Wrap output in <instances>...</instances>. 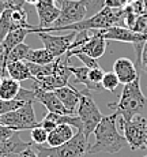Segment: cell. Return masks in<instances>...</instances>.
Here are the masks:
<instances>
[{"instance_id": "1", "label": "cell", "mask_w": 147, "mask_h": 157, "mask_svg": "<svg viewBox=\"0 0 147 157\" xmlns=\"http://www.w3.org/2000/svg\"><path fill=\"white\" fill-rule=\"evenodd\" d=\"M105 7V0H63L60 4V15L50 28L38 29L33 26L31 33H50L53 29L79 22L93 17Z\"/></svg>"}, {"instance_id": "2", "label": "cell", "mask_w": 147, "mask_h": 157, "mask_svg": "<svg viewBox=\"0 0 147 157\" xmlns=\"http://www.w3.org/2000/svg\"><path fill=\"white\" fill-rule=\"evenodd\" d=\"M117 117H119L117 112H113L109 116L102 117L100 124L93 131L95 141L89 147L90 155H95V153L116 155L125 145H128L124 135L120 134L117 128Z\"/></svg>"}, {"instance_id": "3", "label": "cell", "mask_w": 147, "mask_h": 157, "mask_svg": "<svg viewBox=\"0 0 147 157\" xmlns=\"http://www.w3.org/2000/svg\"><path fill=\"white\" fill-rule=\"evenodd\" d=\"M108 107L125 120L132 119L136 115L147 113V97L140 89V77H138L134 82L123 86L119 100L116 102H109Z\"/></svg>"}, {"instance_id": "4", "label": "cell", "mask_w": 147, "mask_h": 157, "mask_svg": "<svg viewBox=\"0 0 147 157\" xmlns=\"http://www.w3.org/2000/svg\"><path fill=\"white\" fill-rule=\"evenodd\" d=\"M33 147L40 157H85L89 153V138L83 134L82 130H78L68 142L60 146H44L33 144Z\"/></svg>"}, {"instance_id": "5", "label": "cell", "mask_w": 147, "mask_h": 157, "mask_svg": "<svg viewBox=\"0 0 147 157\" xmlns=\"http://www.w3.org/2000/svg\"><path fill=\"white\" fill-rule=\"evenodd\" d=\"M123 130L125 141L131 150H139L146 147L147 144V119L143 115H136L132 119L125 120L119 115L117 128Z\"/></svg>"}, {"instance_id": "6", "label": "cell", "mask_w": 147, "mask_h": 157, "mask_svg": "<svg viewBox=\"0 0 147 157\" xmlns=\"http://www.w3.org/2000/svg\"><path fill=\"white\" fill-rule=\"evenodd\" d=\"M90 92L91 90L86 89V87H85V90H82V97H80L78 111H76V115L79 116L82 126H83L82 131L87 138L90 137V134H93V131L100 124V122L104 117V115L101 113L100 108L97 107V104H95L94 98H93Z\"/></svg>"}, {"instance_id": "7", "label": "cell", "mask_w": 147, "mask_h": 157, "mask_svg": "<svg viewBox=\"0 0 147 157\" xmlns=\"http://www.w3.org/2000/svg\"><path fill=\"white\" fill-rule=\"evenodd\" d=\"M34 102H26L23 107L18 109L0 115V124L14 130V131H22V130H31L40 126V122L35 119Z\"/></svg>"}, {"instance_id": "8", "label": "cell", "mask_w": 147, "mask_h": 157, "mask_svg": "<svg viewBox=\"0 0 147 157\" xmlns=\"http://www.w3.org/2000/svg\"><path fill=\"white\" fill-rule=\"evenodd\" d=\"M68 62H70V59H67L65 55L56 57V67L53 74L49 77L41 78V79H34V86L41 90H46V92H53L59 87L67 86L71 77Z\"/></svg>"}, {"instance_id": "9", "label": "cell", "mask_w": 147, "mask_h": 157, "mask_svg": "<svg viewBox=\"0 0 147 157\" xmlns=\"http://www.w3.org/2000/svg\"><path fill=\"white\" fill-rule=\"evenodd\" d=\"M38 37L42 40L44 48L48 49L55 57L64 56L67 53V51L70 49V45L72 44L76 32H70L68 34H63V36H55L50 33H37Z\"/></svg>"}, {"instance_id": "10", "label": "cell", "mask_w": 147, "mask_h": 157, "mask_svg": "<svg viewBox=\"0 0 147 157\" xmlns=\"http://www.w3.org/2000/svg\"><path fill=\"white\" fill-rule=\"evenodd\" d=\"M108 47V40L102 38V36L100 34V30H91V38L85 43L80 47L75 48V49H71L65 53V57L70 59L78 53H85L90 57H94V59H100L101 56L105 53Z\"/></svg>"}, {"instance_id": "11", "label": "cell", "mask_w": 147, "mask_h": 157, "mask_svg": "<svg viewBox=\"0 0 147 157\" xmlns=\"http://www.w3.org/2000/svg\"><path fill=\"white\" fill-rule=\"evenodd\" d=\"M100 34L108 41H120V43H128L132 45L147 41V34L134 32L132 29H128L125 26H112V28L102 29L100 30Z\"/></svg>"}, {"instance_id": "12", "label": "cell", "mask_w": 147, "mask_h": 157, "mask_svg": "<svg viewBox=\"0 0 147 157\" xmlns=\"http://www.w3.org/2000/svg\"><path fill=\"white\" fill-rule=\"evenodd\" d=\"M34 6L40 19V23L35 26L38 29L50 28L60 15V7L56 4L55 0H38Z\"/></svg>"}, {"instance_id": "13", "label": "cell", "mask_w": 147, "mask_h": 157, "mask_svg": "<svg viewBox=\"0 0 147 157\" xmlns=\"http://www.w3.org/2000/svg\"><path fill=\"white\" fill-rule=\"evenodd\" d=\"M113 72L117 75L120 83L127 85L136 79L138 77H140V74L138 72L136 64L128 57H119L113 63Z\"/></svg>"}, {"instance_id": "14", "label": "cell", "mask_w": 147, "mask_h": 157, "mask_svg": "<svg viewBox=\"0 0 147 157\" xmlns=\"http://www.w3.org/2000/svg\"><path fill=\"white\" fill-rule=\"evenodd\" d=\"M53 92L56 93V96L63 102L68 115H76L78 105H79L80 97H82V90H78L72 85H67V86L59 87V89L53 90Z\"/></svg>"}, {"instance_id": "15", "label": "cell", "mask_w": 147, "mask_h": 157, "mask_svg": "<svg viewBox=\"0 0 147 157\" xmlns=\"http://www.w3.org/2000/svg\"><path fill=\"white\" fill-rule=\"evenodd\" d=\"M33 90H34V93H35V100H37V102H41V104L48 109V112L68 115L65 107L63 105V102L60 101V98L56 96L55 92L41 90L35 86H33Z\"/></svg>"}, {"instance_id": "16", "label": "cell", "mask_w": 147, "mask_h": 157, "mask_svg": "<svg viewBox=\"0 0 147 157\" xmlns=\"http://www.w3.org/2000/svg\"><path fill=\"white\" fill-rule=\"evenodd\" d=\"M75 135L74 127L70 124H59L56 128H53L52 131H49L48 134V145L52 147L60 146V145L68 142Z\"/></svg>"}, {"instance_id": "17", "label": "cell", "mask_w": 147, "mask_h": 157, "mask_svg": "<svg viewBox=\"0 0 147 157\" xmlns=\"http://www.w3.org/2000/svg\"><path fill=\"white\" fill-rule=\"evenodd\" d=\"M6 72L8 77L14 78L15 81L20 82V81H26V79H33L31 72H30L28 63L25 60H19V62H11L7 64L6 67Z\"/></svg>"}, {"instance_id": "18", "label": "cell", "mask_w": 147, "mask_h": 157, "mask_svg": "<svg viewBox=\"0 0 147 157\" xmlns=\"http://www.w3.org/2000/svg\"><path fill=\"white\" fill-rule=\"evenodd\" d=\"M20 90V85L14 78L4 75L0 81V98L2 100H14Z\"/></svg>"}, {"instance_id": "19", "label": "cell", "mask_w": 147, "mask_h": 157, "mask_svg": "<svg viewBox=\"0 0 147 157\" xmlns=\"http://www.w3.org/2000/svg\"><path fill=\"white\" fill-rule=\"evenodd\" d=\"M55 59L56 57L45 48H40V49H31L30 48L25 60L30 63H35V64H48V63H52Z\"/></svg>"}, {"instance_id": "20", "label": "cell", "mask_w": 147, "mask_h": 157, "mask_svg": "<svg viewBox=\"0 0 147 157\" xmlns=\"http://www.w3.org/2000/svg\"><path fill=\"white\" fill-rule=\"evenodd\" d=\"M26 63H28V67H29L30 72H31L33 81L41 79V78L52 75L53 71H55V67H56V59L53 60L52 63H48V64H35V63H30V62H26Z\"/></svg>"}, {"instance_id": "21", "label": "cell", "mask_w": 147, "mask_h": 157, "mask_svg": "<svg viewBox=\"0 0 147 157\" xmlns=\"http://www.w3.org/2000/svg\"><path fill=\"white\" fill-rule=\"evenodd\" d=\"M71 71V75H74L75 78V83H82L85 85L86 89L89 90H100L97 86H94L89 79V67L82 66V67H74V66H68Z\"/></svg>"}, {"instance_id": "22", "label": "cell", "mask_w": 147, "mask_h": 157, "mask_svg": "<svg viewBox=\"0 0 147 157\" xmlns=\"http://www.w3.org/2000/svg\"><path fill=\"white\" fill-rule=\"evenodd\" d=\"M11 18L15 28H23V29H31L33 25H30L28 21V13H26L23 4L13 6L11 7Z\"/></svg>"}, {"instance_id": "23", "label": "cell", "mask_w": 147, "mask_h": 157, "mask_svg": "<svg viewBox=\"0 0 147 157\" xmlns=\"http://www.w3.org/2000/svg\"><path fill=\"white\" fill-rule=\"evenodd\" d=\"M13 7V6H11ZM11 7L6 8V11L0 17V44L3 43V40L6 38V36L11 32L13 29H17L14 26L13 18H11Z\"/></svg>"}, {"instance_id": "24", "label": "cell", "mask_w": 147, "mask_h": 157, "mask_svg": "<svg viewBox=\"0 0 147 157\" xmlns=\"http://www.w3.org/2000/svg\"><path fill=\"white\" fill-rule=\"evenodd\" d=\"M30 51V47L25 43H20L18 45H15L13 49L8 53V59H7V64L11 62H19V60H25L26 55Z\"/></svg>"}, {"instance_id": "25", "label": "cell", "mask_w": 147, "mask_h": 157, "mask_svg": "<svg viewBox=\"0 0 147 157\" xmlns=\"http://www.w3.org/2000/svg\"><path fill=\"white\" fill-rule=\"evenodd\" d=\"M101 85H102V89H105V90H108V92H112V93H113V92H115V90L119 87L120 81H119L117 75H116L115 72H113V71H109V72H105Z\"/></svg>"}, {"instance_id": "26", "label": "cell", "mask_w": 147, "mask_h": 157, "mask_svg": "<svg viewBox=\"0 0 147 157\" xmlns=\"http://www.w3.org/2000/svg\"><path fill=\"white\" fill-rule=\"evenodd\" d=\"M25 104H26L25 101L18 100V98H14V100H2L0 98V115L13 112V111L18 109V108L23 107Z\"/></svg>"}, {"instance_id": "27", "label": "cell", "mask_w": 147, "mask_h": 157, "mask_svg": "<svg viewBox=\"0 0 147 157\" xmlns=\"http://www.w3.org/2000/svg\"><path fill=\"white\" fill-rule=\"evenodd\" d=\"M48 134L49 132L46 131L44 127L38 126V127H34L30 130V137H31V142L37 144V145H44L48 141Z\"/></svg>"}, {"instance_id": "28", "label": "cell", "mask_w": 147, "mask_h": 157, "mask_svg": "<svg viewBox=\"0 0 147 157\" xmlns=\"http://www.w3.org/2000/svg\"><path fill=\"white\" fill-rule=\"evenodd\" d=\"M104 75H105V71L101 67L90 68V70H89V79H90V82H91L94 86H97L100 90L102 89V85H101V82H102Z\"/></svg>"}, {"instance_id": "29", "label": "cell", "mask_w": 147, "mask_h": 157, "mask_svg": "<svg viewBox=\"0 0 147 157\" xmlns=\"http://www.w3.org/2000/svg\"><path fill=\"white\" fill-rule=\"evenodd\" d=\"M132 30H134V32H138V33L147 34V13L139 15V17L136 18Z\"/></svg>"}, {"instance_id": "30", "label": "cell", "mask_w": 147, "mask_h": 157, "mask_svg": "<svg viewBox=\"0 0 147 157\" xmlns=\"http://www.w3.org/2000/svg\"><path fill=\"white\" fill-rule=\"evenodd\" d=\"M17 98H18V100L25 101V102H37V100H35L34 90L23 89V87H20V90H19V93H18Z\"/></svg>"}, {"instance_id": "31", "label": "cell", "mask_w": 147, "mask_h": 157, "mask_svg": "<svg viewBox=\"0 0 147 157\" xmlns=\"http://www.w3.org/2000/svg\"><path fill=\"white\" fill-rule=\"evenodd\" d=\"M78 57V59L80 60V62L83 63V66H86V67L89 68H95V67H100V64H98L97 59H94V57H90L87 55H85V53H78V55H75Z\"/></svg>"}, {"instance_id": "32", "label": "cell", "mask_w": 147, "mask_h": 157, "mask_svg": "<svg viewBox=\"0 0 147 157\" xmlns=\"http://www.w3.org/2000/svg\"><path fill=\"white\" fill-rule=\"evenodd\" d=\"M131 7H132L134 13L136 14L138 17H139V15H142V14H145V13H147L145 2H143V0H135L134 3H131Z\"/></svg>"}, {"instance_id": "33", "label": "cell", "mask_w": 147, "mask_h": 157, "mask_svg": "<svg viewBox=\"0 0 147 157\" xmlns=\"http://www.w3.org/2000/svg\"><path fill=\"white\" fill-rule=\"evenodd\" d=\"M138 67L147 74V41L145 43V45H143L142 55H140V62H139V66H138Z\"/></svg>"}, {"instance_id": "34", "label": "cell", "mask_w": 147, "mask_h": 157, "mask_svg": "<svg viewBox=\"0 0 147 157\" xmlns=\"http://www.w3.org/2000/svg\"><path fill=\"white\" fill-rule=\"evenodd\" d=\"M15 132H17V131H14V130H11V128L6 127V126L0 124V142H3V141L11 138L15 134Z\"/></svg>"}, {"instance_id": "35", "label": "cell", "mask_w": 147, "mask_h": 157, "mask_svg": "<svg viewBox=\"0 0 147 157\" xmlns=\"http://www.w3.org/2000/svg\"><path fill=\"white\" fill-rule=\"evenodd\" d=\"M17 157H40V156H38L37 152L34 150V147H33V142H31V145H30L29 147H26L25 150H22V152H20Z\"/></svg>"}, {"instance_id": "36", "label": "cell", "mask_w": 147, "mask_h": 157, "mask_svg": "<svg viewBox=\"0 0 147 157\" xmlns=\"http://www.w3.org/2000/svg\"><path fill=\"white\" fill-rule=\"evenodd\" d=\"M105 7L113 8V10H120V8H123L121 0H105Z\"/></svg>"}, {"instance_id": "37", "label": "cell", "mask_w": 147, "mask_h": 157, "mask_svg": "<svg viewBox=\"0 0 147 157\" xmlns=\"http://www.w3.org/2000/svg\"><path fill=\"white\" fill-rule=\"evenodd\" d=\"M8 7H11L10 0H0V17L6 11V8H8Z\"/></svg>"}, {"instance_id": "38", "label": "cell", "mask_w": 147, "mask_h": 157, "mask_svg": "<svg viewBox=\"0 0 147 157\" xmlns=\"http://www.w3.org/2000/svg\"><path fill=\"white\" fill-rule=\"evenodd\" d=\"M4 75H7V72H6V70L2 67V66H0V81H2V78L4 77Z\"/></svg>"}, {"instance_id": "39", "label": "cell", "mask_w": 147, "mask_h": 157, "mask_svg": "<svg viewBox=\"0 0 147 157\" xmlns=\"http://www.w3.org/2000/svg\"><path fill=\"white\" fill-rule=\"evenodd\" d=\"M23 2H25V3H30V4H35L38 0H23Z\"/></svg>"}, {"instance_id": "40", "label": "cell", "mask_w": 147, "mask_h": 157, "mask_svg": "<svg viewBox=\"0 0 147 157\" xmlns=\"http://www.w3.org/2000/svg\"><path fill=\"white\" fill-rule=\"evenodd\" d=\"M145 2V6H146V10H147V0H143Z\"/></svg>"}, {"instance_id": "41", "label": "cell", "mask_w": 147, "mask_h": 157, "mask_svg": "<svg viewBox=\"0 0 147 157\" xmlns=\"http://www.w3.org/2000/svg\"><path fill=\"white\" fill-rule=\"evenodd\" d=\"M135 2V0H128V3H130V4H131V3H134Z\"/></svg>"}, {"instance_id": "42", "label": "cell", "mask_w": 147, "mask_h": 157, "mask_svg": "<svg viewBox=\"0 0 147 157\" xmlns=\"http://www.w3.org/2000/svg\"><path fill=\"white\" fill-rule=\"evenodd\" d=\"M143 157H147V155H146V156H143Z\"/></svg>"}, {"instance_id": "43", "label": "cell", "mask_w": 147, "mask_h": 157, "mask_svg": "<svg viewBox=\"0 0 147 157\" xmlns=\"http://www.w3.org/2000/svg\"><path fill=\"white\" fill-rule=\"evenodd\" d=\"M146 147H147V144H146Z\"/></svg>"}]
</instances>
